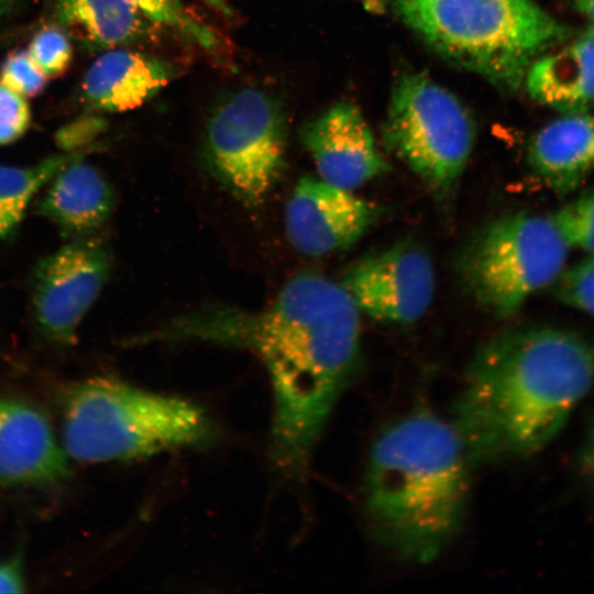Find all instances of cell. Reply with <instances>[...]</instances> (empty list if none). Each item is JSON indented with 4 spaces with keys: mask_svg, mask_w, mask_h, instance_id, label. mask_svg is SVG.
Listing matches in <instances>:
<instances>
[{
    "mask_svg": "<svg viewBox=\"0 0 594 594\" xmlns=\"http://www.w3.org/2000/svg\"><path fill=\"white\" fill-rule=\"evenodd\" d=\"M524 86L531 99L559 114L587 112L594 106V36L583 31L539 56Z\"/></svg>",
    "mask_w": 594,
    "mask_h": 594,
    "instance_id": "9a60e30c",
    "label": "cell"
},
{
    "mask_svg": "<svg viewBox=\"0 0 594 594\" xmlns=\"http://www.w3.org/2000/svg\"><path fill=\"white\" fill-rule=\"evenodd\" d=\"M549 217L569 249L594 256V189L583 191Z\"/></svg>",
    "mask_w": 594,
    "mask_h": 594,
    "instance_id": "ffe728a7",
    "label": "cell"
},
{
    "mask_svg": "<svg viewBox=\"0 0 594 594\" xmlns=\"http://www.w3.org/2000/svg\"><path fill=\"white\" fill-rule=\"evenodd\" d=\"M62 414L63 449L86 463L202 447L218 436L212 419L198 405L111 377L72 385L64 395Z\"/></svg>",
    "mask_w": 594,
    "mask_h": 594,
    "instance_id": "5b68a950",
    "label": "cell"
},
{
    "mask_svg": "<svg viewBox=\"0 0 594 594\" xmlns=\"http://www.w3.org/2000/svg\"><path fill=\"white\" fill-rule=\"evenodd\" d=\"M30 109L23 96L0 82V144L22 136L30 124Z\"/></svg>",
    "mask_w": 594,
    "mask_h": 594,
    "instance_id": "d4e9b609",
    "label": "cell"
},
{
    "mask_svg": "<svg viewBox=\"0 0 594 594\" xmlns=\"http://www.w3.org/2000/svg\"><path fill=\"white\" fill-rule=\"evenodd\" d=\"M77 153L48 157L28 167L0 165V242L18 229L34 195Z\"/></svg>",
    "mask_w": 594,
    "mask_h": 594,
    "instance_id": "d6986e66",
    "label": "cell"
},
{
    "mask_svg": "<svg viewBox=\"0 0 594 594\" xmlns=\"http://www.w3.org/2000/svg\"><path fill=\"white\" fill-rule=\"evenodd\" d=\"M584 32H586V33H588V34H591V35L594 36V23L588 24V25L586 26V29L584 30Z\"/></svg>",
    "mask_w": 594,
    "mask_h": 594,
    "instance_id": "f546056e",
    "label": "cell"
},
{
    "mask_svg": "<svg viewBox=\"0 0 594 594\" xmlns=\"http://www.w3.org/2000/svg\"><path fill=\"white\" fill-rule=\"evenodd\" d=\"M361 312L340 280L317 272L293 276L261 310L210 307L151 334L244 348L270 376L274 409L272 455L300 473L359 365Z\"/></svg>",
    "mask_w": 594,
    "mask_h": 594,
    "instance_id": "6da1fadb",
    "label": "cell"
},
{
    "mask_svg": "<svg viewBox=\"0 0 594 594\" xmlns=\"http://www.w3.org/2000/svg\"><path fill=\"white\" fill-rule=\"evenodd\" d=\"M24 591L22 566L19 558L0 563V593H20Z\"/></svg>",
    "mask_w": 594,
    "mask_h": 594,
    "instance_id": "484cf974",
    "label": "cell"
},
{
    "mask_svg": "<svg viewBox=\"0 0 594 594\" xmlns=\"http://www.w3.org/2000/svg\"><path fill=\"white\" fill-rule=\"evenodd\" d=\"M469 464L452 422L432 414H411L384 429L371 449L364 486L378 542L406 561L435 560L463 524Z\"/></svg>",
    "mask_w": 594,
    "mask_h": 594,
    "instance_id": "3957f363",
    "label": "cell"
},
{
    "mask_svg": "<svg viewBox=\"0 0 594 594\" xmlns=\"http://www.w3.org/2000/svg\"><path fill=\"white\" fill-rule=\"evenodd\" d=\"M206 151L218 178L246 205H261L285 164L286 124L279 103L256 88L241 89L213 110Z\"/></svg>",
    "mask_w": 594,
    "mask_h": 594,
    "instance_id": "ba28073f",
    "label": "cell"
},
{
    "mask_svg": "<svg viewBox=\"0 0 594 594\" xmlns=\"http://www.w3.org/2000/svg\"><path fill=\"white\" fill-rule=\"evenodd\" d=\"M594 385V339L560 327L501 334L477 350L453 407L470 463L535 454Z\"/></svg>",
    "mask_w": 594,
    "mask_h": 594,
    "instance_id": "7a4b0ae2",
    "label": "cell"
},
{
    "mask_svg": "<svg viewBox=\"0 0 594 594\" xmlns=\"http://www.w3.org/2000/svg\"><path fill=\"white\" fill-rule=\"evenodd\" d=\"M573 8L587 21L594 23V0H572Z\"/></svg>",
    "mask_w": 594,
    "mask_h": 594,
    "instance_id": "83f0119b",
    "label": "cell"
},
{
    "mask_svg": "<svg viewBox=\"0 0 594 594\" xmlns=\"http://www.w3.org/2000/svg\"><path fill=\"white\" fill-rule=\"evenodd\" d=\"M385 147L440 201L450 199L473 151L475 127L463 103L422 73L394 84L382 127Z\"/></svg>",
    "mask_w": 594,
    "mask_h": 594,
    "instance_id": "52a82bcc",
    "label": "cell"
},
{
    "mask_svg": "<svg viewBox=\"0 0 594 594\" xmlns=\"http://www.w3.org/2000/svg\"><path fill=\"white\" fill-rule=\"evenodd\" d=\"M527 156L548 188L571 194L594 170V116L588 111L560 114L532 135Z\"/></svg>",
    "mask_w": 594,
    "mask_h": 594,
    "instance_id": "5bb4252c",
    "label": "cell"
},
{
    "mask_svg": "<svg viewBox=\"0 0 594 594\" xmlns=\"http://www.w3.org/2000/svg\"><path fill=\"white\" fill-rule=\"evenodd\" d=\"M569 250L549 215L509 213L469 242L460 258V277L485 310L509 317L537 292L556 283Z\"/></svg>",
    "mask_w": 594,
    "mask_h": 594,
    "instance_id": "8992f818",
    "label": "cell"
},
{
    "mask_svg": "<svg viewBox=\"0 0 594 594\" xmlns=\"http://www.w3.org/2000/svg\"><path fill=\"white\" fill-rule=\"evenodd\" d=\"M301 141L319 178L352 190L389 170L362 111L352 102H338L301 129Z\"/></svg>",
    "mask_w": 594,
    "mask_h": 594,
    "instance_id": "7c38bea8",
    "label": "cell"
},
{
    "mask_svg": "<svg viewBox=\"0 0 594 594\" xmlns=\"http://www.w3.org/2000/svg\"><path fill=\"white\" fill-rule=\"evenodd\" d=\"M38 211L70 238L90 235L110 217L113 190L92 165L75 157L47 183Z\"/></svg>",
    "mask_w": 594,
    "mask_h": 594,
    "instance_id": "e0dca14e",
    "label": "cell"
},
{
    "mask_svg": "<svg viewBox=\"0 0 594 594\" xmlns=\"http://www.w3.org/2000/svg\"><path fill=\"white\" fill-rule=\"evenodd\" d=\"M210 2H212L213 4H217V6L222 4V2L220 0H210Z\"/></svg>",
    "mask_w": 594,
    "mask_h": 594,
    "instance_id": "4dcf8cb0",
    "label": "cell"
},
{
    "mask_svg": "<svg viewBox=\"0 0 594 594\" xmlns=\"http://www.w3.org/2000/svg\"><path fill=\"white\" fill-rule=\"evenodd\" d=\"M172 66L156 57L112 50L87 70L82 91L96 109L108 112L134 110L152 99L173 78Z\"/></svg>",
    "mask_w": 594,
    "mask_h": 594,
    "instance_id": "2e32d148",
    "label": "cell"
},
{
    "mask_svg": "<svg viewBox=\"0 0 594 594\" xmlns=\"http://www.w3.org/2000/svg\"><path fill=\"white\" fill-rule=\"evenodd\" d=\"M66 452L42 411L0 395V485H45L68 474Z\"/></svg>",
    "mask_w": 594,
    "mask_h": 594,
    "instance_id": "4fadbf2b",
    "label": "cell"
},
{
    "mask_svg": "<svg viewBox=\"0 0 594 594\" xmlns=\"http://www.w3.org/2000/svg\"><path fill=\"white\" fill-rule=\"evenodd\" d=\"M578 468L581 475L594 487V425L581 446L578 454Z\"/></svg>",
    "mask_w": 594,
    "mask_h": 594,
    "instance_id": "4316f807",
    "label": "cell"
},
{
    "mask_svg": "<svg viewBox=\"0 0 594 594\" xmlns=\"http://www.w3.org/2000/svg\"><path fill=\"white\" fill-rule=\"evenodd\" d=\"M145 18L176 29L193 38L205 50L215 53L218 50V38L204 24L193 19L185 10L182 0H127Z\"/></svg>",
    "mask_w": 594,
    "mask_h": 594,
    "instance_id": "44dd1931",
    "label": "cell"
},
{
    "mask_svg": "<svg viewBox=\"0 0 594 594\" xmlns=\"http://www.w3.org/2000/svg\"><path fill=\"white\" fill-rule=\"evenodd\" d=\"M127 0H58L57 15L74 37L99 47H116L141 38L144 15Z\"/></svg>",
    "mask_w": 594,
    "mask_h": 594,
    "instance_id": "ac0fdd59",
    "label": "cell"
},
{
    "mask_svg": "<svg viewBox=\"0 0 594 594\" xmlns=\"http://www.w3.org/2000/svg\"><path fill=\"white\" fill-rule=\"evenodd\" d=\"M10 0H0V14L8 8Z\"/></svg>",
    "mask_w": 594,
    "mask_h": 594,
    "instance_id": "f1b7e54d",
    "label": "cell"
},
{
    "mask_svg": "<svg viewBox=\"0 0 594 594\" xmlns=\"http://www.w3.org/2000/svg\"><path fill=\"white\" fill-rule=\"evenodd\" d=\"M28 52L47 78L65 74L73 59V48L67 34L55 25L38 30Z\"/></svg>",
    "mask_w": 594,
    "mask_h": 594,
    "instance_id": "7402d4cb",
    "label": "cell"
},
{
    "mask_svg": "<svg viewBox=\"0 0 594 594\" xmlns=\"http://www.w3.org/2000/svg\"><path fill=\"white\" fill-rule=\"evenodd\" d=\"M0 82L23 97H34L44 90L47 77L29 52L20 50L9 54L3 62Z\"/></svg>",
    "mask_w": 594,
    "mask_h": 594,
    "instance_id": "cb8c5ba5",
    "label": "cell"
},
{
    "mask_svg": "<svg viewBox=\"0 0 594 594\" xmlns=\"http://www.w3.org/2000/svg\"><path fill=\"white\" fill-rule=\"evenodd\" d=\"M449 63L508 91L531 64L571 38L572 30L535 0H381Z\"/></svg>",
    "mask_w": 594,
    "mask_h": 594,
    "instance_id": "277c9868",
    "label": "cell"
},
{
    "mask_svg": "<svg viewBox=\"0 0 594 594\" xmlns=\"http://www.w3.org/2000/svg\"><path fill=\"white\" fill-rule=\"evenodd\" d=\"M553 285L560 302L594 316V256L564 268Z\"/></svg>",
    "mask_w": 594,
    "mask_h": 594,
    "instance_id": "603a6c76",
    "label": "cell"
},
{
    "mask_svg": "<svg viewBox=\"0 0 594 594\" xmlns=\"http://www.w3.org/2000/svg\"><path fill=\"white\" fill-rule=\"evenodd\" d=\"M111 268L106 244L97 238H74L41 260L32 274L31 305L44 336L70 344L100 294Z\"/></svg>",
    "mask_w": 594,
    "mask_h": 594,
    "instance_id": "9c48e42d",
    "label": "cell"
},
{
    "mask_svg": "<svg viewBox=\"0 0 594 594\" xmlns=\"http://www.w3.org/2000/svg\"><path fill=\"white\" fill-rule=\"evenodd\" d=\"M382 215L380 206L319 177H301L286 205L285 230L295 250L308 256L345 251Z\"/></svg>",
    "mask_w": 594,
    "mask_h": 594,
    "instance_id": "8fae6325",
    "label": "cell"
},
{
    "mask_svg": "<svg viewBox=\"0 0 594 594\" xmlns=\"http://www.w3.org/2000/svg\"><path fill=\"white\" fill-rule=\"evenodd\" d=\"M339 280L361 314L396 324L419 320L436 290L429 254L407 240L353 262Z\"/></svg>",
    "mask_w": 594,
    "mask_h": 594,
    "instance_id": "30bf717a",
    "label": "cell"
}]
</instances>
